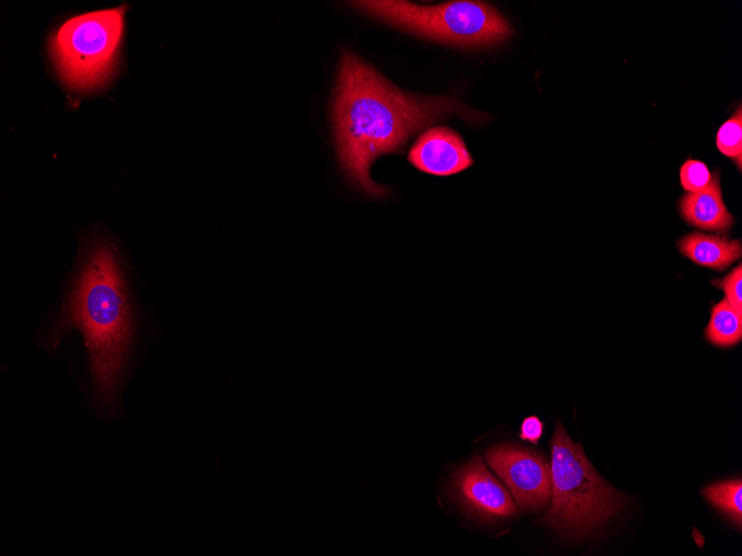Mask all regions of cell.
<instances>
[{
    "mask_svg": "<svg viewBox=\"0 0 742 556\" xmlns=\"http://www.w3.org/2000/svg\"><path fill=\"white\" fill-rule=\"evenodd\" d=\"M716 146L725 156L731 158L741 170L742 162V110L738 107L733 115L725 121L716 133Z\"/></svg>",
    "mask_w": 742,
    "mask_h": 556,
    "instance_id": "obj_13",
    "label": "cell"
},
{
    "mask_svg": "<svg viewBox=\"0 0 742 556\" xmlns=\"http://www.w3.org/2000/svg\"><path fill=\"white\" fill-rule=\"evenodd\" d=\"M682 255L698 265L715 271H724L738 261L742 254L740 240L710 235L700 232L689 233L678 242Z\"/></svg>",
    "mask_w": 742,
    "mask_h": 556,
    "instance_id": "obj_10",
    "label": "cell"
},
{
    "mask_svg": "<svg viewBox=\"0 0 742 556\" xmlns=\"http://www.w3.org/2000/svg\"><path fill=\"white\" fill-rule=\"evenodd\" d=\"M123 16V7L81 13L54 31L50 52L69 89L93 91L110 78L121 43Z\"/></svg>",
    "mask_w": 742,
    "mask_h": 556,
    "instance_id": "obj_5",
    "label": "cell"
},
{
    "mask_svg": "<svg viewBox=\"0 0 742 556\" xmlns=\"http://www.w3.org/2000/svg\"><path fill=\"white\" fill-rule=\"evenodd\" d=\"M359 11L415 36L460 48H484L513 34L507 19L483 1L423 6L402 0L349 2Z\"/></svg>",
    "mask_w": 742,
    "mask_h": 556,
    "instance_id": "obj_3",
    "label": "cell"
},
{
    "mask_svg": "<svg viewBox=\"0 0 742 556\" xmlns=\"http://www.w3.org/2000/svg\"><path fill=\"white\" fill-rule=\"evenodd\" d=\"M71 328L84 337L98 397L111 403L130 352L133 315L120 256L106 237L92 239L82 250L49 344Z\"/></svg>",
    "mask_w": 742,
    "mask_h": 556,
    "instance_id": "obj_2",
    "label": "cell"
},
{
    "mask_svg": "<svg viewBox=\"0 0 742 556\" xmlns=\"http://www.w3.org/2000/svg\"><path fill=\"white\" fill-rule=\"evenodd\" d=\"M713 174L704 162L689 159L680 169V183L686 192H698L705 189Z\"/></svg>",
    "mask_w": 742,
    "mask_h": 556,
    "instance_id": "obj_14",
    "label": "cell"
},
{
    "mask_svg": "<svg viewBox=\"0 0 742 556\" xmlns=\"http://www.w3.org/2000/svg\"><path fill=\"white\" fill-rule=\"evenodd\" d=\"M408 159L418 170L441 176L462 172L473 164L461 135L447 127H434L421 134Z\"/></svg>",
    "mask_w": 742,
    "mask_h": 556,
    "instance_id": "obj_8",
    "label": "cell"
},
{
    "mask_svg": "<svg viewBox=\"0 0 742 556\" xmlns=\"http://www.w3.org/2000/svg\"><path fill=\"white\" fill-rule=\"evenodd\" d=\"M679 210L686 223L702 230L725 232L734 222L723 202L718 171L705 189L684 194Z\"/></svg>",
    "mask_w": 742,
    "mask_h": 556,
    "instance_id": "obj_9",
    "label": "cell"
},
{
    "mask_svg": "<svg viewBox=\"0 0 742 556\" xmlns=\"http://www.w3.org/2000/svg\"><path fill=\"white\" fill-rule=\"evenodd\" d=\"M705 338L713 345L730 347L742 338V316L724 297L711 310V317L704 331Z\"/></svg>",
    "mask_w": 742,
    "mask_h": 556,
    "instance_id": "obj_11",
    "label": "cell"
},
{
    "mask_svg": "<svg viewBox=\"0 0 742 556\" xmlns=\"http://www.w3.org/2000/svg\"><path fill=\"white\" fill-rule=\"evenodd\" d=\"M551 505L544 522L568 536H581L613 516L619 494L595 472L581 445L560 422L551 442Z\"/></svg>",
    "mask_w": 742,
    "mask_h": 556,
    "instance_id": "obj_4",
    "label": "cell"
},
{
    "mask_svg": "<svg viewBox=\"0 0 742 556\" xmlns=\"http://www.w3.org/2000/svg\"><path fill=\"white\" fill-rule=\"evenodd\" d=\"M704 497L722 510L736 524H742V482L741 478L708 485L702 489Z\"/></svg>",
    "mask_w": 742,
    "mask_h": 556,
    "instance_id": "obj_12",
    "label": "cell"
},
{
    "mask_svg": "<svg viewBox=\"0 0 742 556\" xmlns=\"http://www.w3.org/2000/svg\"><path fill=\"white\" fill-rule=\"evenodd\" d=\"M450 115L479 121V113L451 97L407 93L352 51H343L332 100V124L341 171L371 198L390 189L371 175L374 161L399 151L423 127Z\"/></svg>",
    "mask_w": 742,
    "mask_h": 556,
    "instance_id": "obj_1",
    "label": "cell"
},
{
    "mask_svg": "<svg viewBox=\"0 0 742 556\" xmlns=\"http://www.w3.org/2000/svg\"><path fill=\"white\" fill-rule=\"evenodd\" d=\"M543 434V423L537 416L523 419L520 426V438L537 444Z\"/></svg>",
    "mask_w": 742,
    "mask_h": 556,
    "instance_id": "obj_16",
    "label": "cell"
},
{
    "mask_svg": "<svg viewBox=\"0 0 742 556\" xmlns=\"http://www.w3.org/2000/svg\"><path fill=\"white\" fill-rule=\"evenodd\" d=\"M454 493L467 510L484 520L509 518L518 513L511 495L480 457L472 458L458 471Z\"/></svg>",
    "mask_w": 742,
    "mask_h": 556,
    "instance_id": "obj_7",
    "label": "cell"
},
{
    "mask_svg": "<svg viewBox=\"0 0 742 556\" xmlns=\"http://www.w3.org/2000/svg\"><path fill=\"white\" fill-rule=\"evenodd\" d=\"M485 458L522 510L543 508L551 496L550 465L543 455L517 445L489 448Z\"/></svg>",
    "mask_w": 742,
    "mask_h": 556,
    "instance_id": "obj_6",
    "label": "cell"
},
{
    "mask_svg": "<svg viewBox=\"0 0 742 556\" xmlns=\"http://www.w3.org/2000/svg\"><path fill=\"white\" fill-rule=\"evenodd\" d=\"M714 284L724 291L725 299L731 307L742 316V265L738 264L723 279L716 280Z\"/></svg>",
    "mask_w": 742,
    "mask_h": 556,
    "instance_id": "obj_15",
    "label": "cell"
}]
</instances>
